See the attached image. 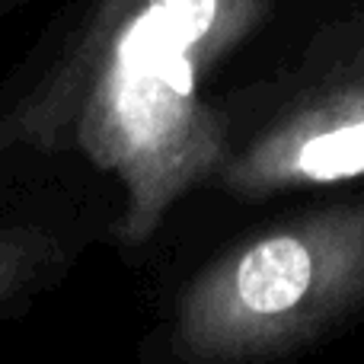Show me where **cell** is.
I'll return each mask as SVG.
<instances>
[{"label":"cell","instance_id":"6da1fadb","mask_svg":"<svg viewBox=\"0 0 364 364\" xmlns=\"http://www.w3.org/2000/svg\"><path fill=\"white\" fill-rule=\"evenodd\" d=\"M272 0H96L45 77L13 106L0 144L77 151L125 192L119 237L141 246L230 154L205 77L250 38Z\"/></svg>","mask_w":364,"mask_h":364},{"label":"cell","instance_id":"7a4b0ae2","mask_svg":"<svg viewBox=\"0 0 364 364\" xmlns=\"http://www.w3.org/2000/svg\"><path fill=\"white\" fill-rule=\"evenodd\" d=\"M364 310V198L240 240L179 291L173 352L188 364H269Z\"/></svg>","mask_w":364,"mask_h":364},{"label":"cell","instance_id":"3957f363","mask_svg":"<svg viewBox=\"0 0 364 364\" xmlns=\"http://www.w3.org/2000/svg\"><path fill=\"white\" fill-rule=\"evenodd\" d=\"M364 176V58L288 100L218 170L224 192L269 198Z\"/></svg>","mask_w":364,"mask_h":364},{"label":"cell","instance_id":"277c9868","mask_svg":"<svg viewBox=\"0 0 364 364\" xmlns=\"http://www.w3.org/2000/svg\"><path fill=\"white\" fill-rule=\"evenodd\" d=\"M61 265L58 243L38 227H0V307Z\"/></svg>","mask_w":364,"mask_h":364}]
</instances>
